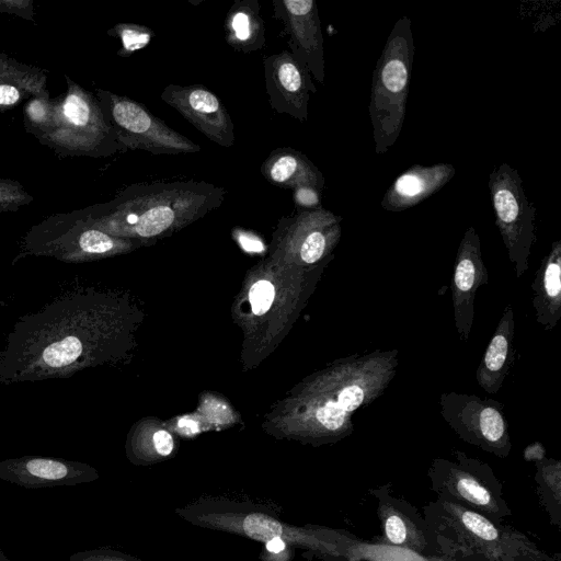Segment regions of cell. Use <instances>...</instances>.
<instances>
[{
	"label": "cell",
	"instance_id": "5b68a950",
	"mask_svg": "<svg viewBox=\"0 0 561 561\" xmlns=\"http://www.w3.org/2000/svg\"><path fill=\"white\" fill-rule=\"evenodd\" d=\"M454 459L432 460L427 477L438 497L457 503L485 517L503 522L512 511L503 496V488L493 469L460 450Z\"/></svg>",
	"mask_w": 561,
	"mask_h": 561
},
{
	"label": "cell",
	"instance_id": "7c38bea8",
	"mask_svg": "<svg viewBox=\"0 0 561 561\" xmlns=\"http://www.w3.org/2000/svg\"><path fill=\"white\" fill-rule=\"evenodd\" d=\"M160 98L213 142L225 148L234 144L232 119L225 104L206 87L171 83Z\"/></svg>",
	"mask_w": 561,
	"mask_h": 561
},
{
	"label": "cell",
	"instance_id": "44dd1931",
	"mask_svg": "<svg viewBox=\"0 0 561 561\" xmlns=\"http://www.w3.org/2000/svg\"><path fill=\"white\" fill-rule=\"evenodd\" d=\"M115 30L122 41L121 54L124 56L144 49L154 37L153 31L146 25L124 23L116 25Z\"/></svg>",
	"mask_w": 561,
	"mask_h": 561
},
{
	"label": "cell",
	"instance_id": "30bf717a",
	"mask_svg": "<svg viewBox=\"0 0 561 561\" xmlns=\"http://www.w3.org/2000/svg\"><path fill=\"white\" fill-rule=\"evenodd\" d=\"M390 486L388 483L369 491L377 500V515L381 528V535L376 542L423 557L437 558L424 516L407 500L394 496Z\"/></svg>",
	"mask_w": 561,
	"mask_h": 561
},
{
	"label": "cell",
	"instance_id": "cb8c5ba5",
	"mask_svg": "<svg viewBox=\"0 0 561 561\" xmlns=\"http://www.w3.org/2000/svg\"><path fill=\"white\" fill-rule=\"evenodd\" d=\"M69 561H140L123 552L107 548L79 551L69 557Z\"/></svg>",
	"mask_w": 561,
	"mask_h": 561
},
{
	"label": "cell",
	"instance_id": "277c9868",
	"mask_svg": "<svg viewBox=\"0 0 561 561\" xmlns=\"http://www.w3.org/2000/svg\"><path fill=\"white\" fill-rule=\"evenodd\" d=\"M414 51L411 19L401 16L386 39L371 78L368 114L378 154L387 152L401 134Z\"/></svg>",
	"mask_w": 561,
	"mask_h": 561
},
{
	"label": "cell",
	"instance_id": "d6986e66",
	"mask_svg": "<svg viewBox=\"0 0 561 561\" xmlns=\"http://www.w3.org/2000/svg\"><path fill=\"white\" fill-rule=\"evenodd\" d=\"M225 39L233 49L250 54L265 46V25L257 0H236L224 24Z\"/></svg>",
	"mask_w": 561,
	"mask_h": 561
},
{
	"label": "cell",
	"instance_id": "9a60e30c",
	"mask_svg": "<svg viewBox=\"0 0 561 561\" xmlns=\"http://www.w3.org/2000/svg\"><path fill=\"white\" fill-rule=\"evenodd\" d=\"M455 174L450 163L413 164L386 190L380 205L387 211L407 210L438 192Z\"/></svg>",
	"mask_w": 561,
	"mask_h": 561
},
{
	"label": "cell",
	"instance_id": "484cf974",
	"mask_svg": "<svg viewBox=\"0 0 561 561\" xmlns=\"http://www.w3.org/2000/svg\"><path fill=\"white\" fill-rule=\"evenodd\" d=\"M153 445L160 456H169L173 450V438L167 431L160 430L153 434Z\"/></svg>",
	"mask_w": 561,
	"mask_h": 561
},
{
	"label": "cell",
	"instance_id": "4fadbf2b",
	"mask_svg": "<svg viewBox=\"0 0 561 561\" xmlns=\"http://www.w3.org/2000/svg\"><path fill=\"white\" fill-rule=\"evenodd\" d=\"M263 66L271 107L277 114L306 122L310 93L317 92L308 70L288 50L264 57Z\"/></svg>",
	"mask_w": 561,
	"mask_h": 561
},
{
	"label": "cell",
	"instance_id": "d6a6232c",
	"mask_svg": "<svg viewBox=\"0 0 561 561\" xmlns=\"http://www.w3.org/2000/svg\"><path fill=\"white\" fill-rule=\"evenodd\" d=\"M0 194H1V191H0Z\"/></svg>",
	"mask_w": 561,
	"mask_h": 561
},
{
	"label": "cell",
	"instance_id": "6da1fadb",
	"mask_svg": "<svg viewBox=\"0 0 561 561\" xmlns=\"http://www.w3.org/2000/svg\"><path fill=\"white\" fill-rule=\"evenodd\" d=\"M102 308L69 291L20 317L0 352V385L69 378L101 356Z\"/></svg>",
	"mask_w": 561,
	"mask_h": 561
},
{
	"label": "cell",
	"instance_id": "9c48e42d",
	"mask_svg": "<svg viewBox=\"0 0 561 561\" xmlns=\"http://www.w3.org/2000/svg\"><path fill=\"white\" fill-rule=\"evenodd\" d=\"M274 16L283 24L293 57L318 82H324L323 35L314 0H274Z\"/></svg>",
	"mask_w": 561,
	"mask_h": 561
},
{
	"label": "cell",
	"instance_id": "ba28073f",
	"mask_svg": "<svg viewBox=\"0 0 561 561\" xmlns=\"http://www.w3.org/2000/svg\"><path fill=\"white\" fill-rule=\"evenodd\" d=\"M114 136L124 149H140L152 154L194 153L201 147L170 128L144 104L127 96L106 93Z\"/></svg>",
	"mask_w": 561,
	"mask_h": 561
},
{
	"label": "cell",
	"instance_id": "ffe728a7",
	"mask_svg": "<svg viewBox=\"0 0 561 561\" xmlns=\"http://www.w3.org/2000/svg\"><path fill=\"white\" fill-rule=\"evenodd\" d=\"M536 490L543 510L557 528L561 527V461L543 457L535 461Z\"/></svg>",
	"mask_w": 561,
	"mask_h": 561
},
{
	"label": "cell",
	"instance_id": "52a82bcc",
	"mask_svg": "<svg viewBox=\"0 0 561 561\" xmlns=\"http://www.w3.org/2000/svg\"><path fill=\"white\" fill-rule=\"evenodd\" d=\"M439 413L463 442L500 458L512 450L504 405L489 398L456 391L439 396Z\"/></svg>",
	"mask_w": 561,
	"mask_h": 561
},
{
	"label": "cell",
	"instance_id": "3957f363",
	"mask_svg": "<svg viewBox=\"0 0 561 561\" xmlns=\"http://www.w3.org/2000/svg\"><path fill=\"white\" fill-rule=\"evenodd\" d=\"M226 190L204 181H157L126 188L102 227L115 233L153 238L222 205Z\"/></svg>",
	"mask_w": 561,
	"mask_h": 561
},
{
	"label": "cell",
	"instance_id": "5bb4252c",
	"mask_svg": "<svg viewBox=\"0 0 561 561\" xmlns=\"http://www.w3.org/2000/svg\"><path fill=\"white\" fill-rule=\"evenodd\" d=\"M98 478L93 467L64 458L23 456L0 461V479L27 489L77 485Z\"/></svg>",
	"mask_w": 561,
	"mask_h": 561
},
{
	"label": "cell",
	"instance_id": "8fae6325",
	"mask_svg": "<svg viewBox=\"0 0 561 561\" xmlns=\"http://www.w3.org/2000/svg\"><path fill=\"white\" fill-rule=\"evenodd\" d=\"M488 284L480 237L470 226L458 245L450 284L455 329L462 342L468 341L473 325L476 293Z\"/></svg>",
	"mask_w": 561,
	"mask_h": 561
},
{
	"label": "cell",
	"instance_id": "4dcf8cb0",
	"mask_svg": "<svg viewBox=\"0 0 561 561\" xmlns=\"http://www.w3.org/2000/svg\"><path fill=\"white\" fill-rule=\"evenodd\" d=\"M179 426L181 428H185L190 433H196L198 431V424L196 422L192 421V420H188V419H182L179 422Z\"/></svg>",
	"mask_w": 561,
	"mask_h": 561
},
{
	"label": "cell",
	"instance_id": "f1b7e54d",
	"mask_svg": "<svg viewBox=\"0 0 561 561\" xmlns=\"http://www.w3.org/2000/svg\"><path fill=\"white\" fill-rule=\"evenodd\" d=\"M266 550L272 553H280L286 548V540L275 537L265 542Z\"/></svg>",
	"mask_w": 561,
	"mask_h": 561
},
{
	"label": "cell",
	"instance_id": "ac0fdd59",
	"mask_svg": "<svg viewBox=\"0 0 561 561\" xmlns=\"http://www.w3.org/2000/svg\"><path fill=\"white\" fill-rule=\"evenodd\" d=\"M260 171L271 184L295 190L299 186H313L323 191L324 175L302 152L289 148H276L261 164Z\"/></svg>",
	"mask_w": 561,
	"mask_h": 561
},
{
	"label": "cell",
	"instance_id": "603a6c76",
	"mask_svg": "<svg viewBox=\"0 0 561 561\" xmlns=\"http://www.w3.org/2000/svg\"><path fill=\"white\" fill-rule=\"evenodd\" d=\"M274 295V286L270 282L259 280L255 283L249 293L252 311L259 316L265 313L273 302Z\"/></svg>",
	"mask_w": 561,
	"mask_h": 561
},
{
	"label": "cell",
	"instance_id": "83f0119b",
	"mask_svg": "<svg viewBox=\"0 0 561 561\" xmlns=\"http://www.w3.org/2000/svg\"><path fill=\"white\" fill-rule=\"evenodd\" d=\"M543 457H546V450L545 447L539 443L531 444L524 450V458L526 460L537 461Z\"/></svg>",
	"mask_w": 561,
	"mask_h": 561
},
{
	"label": "cell",
	"instance_id": "1f68e13d",
	"mask_svg": "<svg viewBox=\"0 0 561 561\" xmlns=\"http://www.w3.org/2000/svg\"><path fill=\"white\" fill-rule=\"evenodd\" d=\"M0 561H10L5 554L2 552V550L0 549Z\"/></svg>",
	"mask_w": 561,
	"mask_h": 561
},
{
	"label": "cell",
	"instance_id": "8992f818",
	"mask_svg": "<svg viewBox=\"0 0 561 561\" xmlns=\"http://www.w3.org/2000/svg\"><path fill=\"white\" fill-rule=\"evenodd\" d=\"M488 186L495 225L515 276L520 278L529 267V256L537 240L536 206L528 199L518 171L505 162L491 171Z\"/></svg>",
	"mask_w": 561,
	"mask_h": 561
},
{
	"label": "cell",
	"instance_id": "d4e9b609",
	"mask_svg": "<svg viewBox=\"0 0 561 561\" xmlns=\"http://www.w3.org/2000/svg\"><path fill=\"white\" fill-rule=\"evenodd\" d=\"M293 191V199L295 205L300 209H317L322 207V191L319 188L313 186H299Z\"/></svg>",
	"mask_w": 561,
	"mask_h": 561
},
{
	"label": "cell",
	"instance_id": "e0dca14e",
	"mask_svg": "<svg viewBox=\"0 0 561 561\" xmlns=\"http://www.w3.org/2000/svg\"><path fill=\"white\" fill-rule=\"evenodd\" d=\"M530 287L535 320L543 330L552 331L561 318V239L541 259Z\"/></svg>",
	"mask_w": 561,
	"mask_h": 561
},
{
	"label": "cell",
	"instance_id": "2e32d148",
	"mask_svg": "<svg viewBox=\"0 0 561 561\" xmlns=\"http://www.w3.org/2000/svg\"><path fill=\"white\" fill-rule=\"evenodd\" d=\"M514 311L506 305L476 371L478 385L488 393H497L508 375L514 357Z\"/></svg>",
	"mask_w": 561,
	"mask_h": 561
},
{
	"label": "cell",
	"instance_id": "4316f807",
	"mask_svg": "<svg viewBox=\"0 0 561 561\" xmlns=\"http://www.w3.org/2000/svg\"><path fill=\"white\" fill-rule=\"evenodd\" d=\"M20 98L16 88L8 84H0V105H12Z\"/></svg>",
	"mask_w": 561,
	"mask_h": 561
},
{
	"label": "cell",
	"instance_id": "7a4b0ae2",
	"mask_svg": "<svg viewBox=\"0 0 561 561\" xmlns=\"http://www.w3.org/2000/svg\"><path fill=\"white\" fill-rule=\"evenodd\" d=\"M423 516L436 557L446 561H561L515 528L440 497Z\"/></svg>",
	"mask_w": 561,
	"mask_h": 561
},
{
	"label": "cell",
	"instance_id": "7402d4cb",
	"mask_svg": "<svg viewBox=\"0 0 561 561\" xmlns=\"http://www.w3.org/2000/svg\"><path fill=\"white\" fill-rule=\"evenodd\" d=\"M64 114L75 126H87L91 119V107L79 94H69L64 103Z\"/></svg>",
	"mask_w": 561,
	"mask_h": 561
},
{
	"label": "cell",
	"instance_id": "f546056e",
	"mask_svg": "<svg viewBox=\"0 0 561 561\" xmlns=\"http://www.w3.org/2000/svg\"><path fill=\"white\" fill-rule=\"evenodd\" d=\"M240 243L247 251L259 252L263 250L262 243L254 238H250L249 236H241Z\"/></svg>",
	"mask_w": 561,
	"mask_h": 561
}]
</instances>
